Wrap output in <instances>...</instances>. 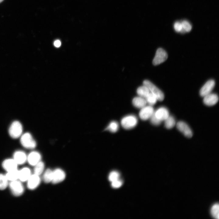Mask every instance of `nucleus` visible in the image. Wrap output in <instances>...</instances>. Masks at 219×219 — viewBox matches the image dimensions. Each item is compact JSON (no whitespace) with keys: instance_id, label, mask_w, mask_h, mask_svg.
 I'll return each instance as SVG.
<instances>
[{"instance_id":"nucleus-17","label":"nucleus","mask_w":219,"mask_h":219,"mask_svg":"<svg viewBox=\"0 0 219 219\" xmlns=\"http://www.w3.org/2000/svg\"><path fill=\"white\" fill-rule=\"evenodd\" d=\"M32 174L30 168H23L19 170V180L22 182H26Z\"/></svg>"},{"instance_id":"nucleus-11","label":"nucleus","mask_w":219,"mask_h":219,"mask_svg":"<svg viewBox=\"0 0 219 219\" xmlns=\"http://www.w3.org/2000/svg\"><path fill=\"white\" fill-rule=\"evenodd\" d=\"M215 82L213 80H210L207 81L202 87L200 91V94L202 97H204L211 93L214 88Z\"/></svg>"},{"instance_id":"nucleus-6","label":"nucleus","mask_w":219,"mask_h":219,"mask_svg":"<svg viewBox=\"0 0 219 219\" xmlns=\"http://www.w3.org/2000/svg\"><path fill=\"white\" fill-rule=\"evenodd\" d=\"M167 58L166 52L163 49L159 48L157 50L153 60V64L155 65H159L165 61Z\"/></svg>"},{"instance_id":"nucleus-2","label":"nucleus","mask_w":219,"mask_h":219,"mask_svg":"<svg viewBox=\"0 0 219 219\" xmlns=\"http://www.w3.org/2000/svg\"><path fill=\"white\" fill-rule=\"evenodd\" d=\"M143 85L148 88L150 92L156 97L158 100L161 101L164 100V95L163 93L150 81L147 80H144Z\"/></svg>"},{"instance_id":"nucleus-21","label":"nucleus","mask_w":219,"mask_h":219,"mask_svg":"<svg viewBox=\"0 0 219 219\" xmlns=\"http://www.w3.org/2000/svg\"><path fill=\"white\" fill-rule=\"evenodd\" d=\"M137 92L139 96L145 98L150 93L148 88L145 85L139 87L137 90Z\"/></svg>"},{"instance_id":"nucleus-7","label":"nucleus","mask_w":219,"mask_h":219,"mask_svg":"<svg viewBox=\"0 0 219 219\" xmlns=\"http://www.w3.org/2000/svg\"><path fill=\"white\" fill-rule=\"evenodd\" d=\"M177 129L185 136L190 138L193 136V132L189 125L185 122L180 121L176 124Z\"/></svg>"},{"instance_id":"nucleus-26","label":"nucleus","mask_w":219,"mask_h":219,"mask_svg":"<svg viewBox=\"0 0 219 219\" xmlns=\"http://www.w3.org/2000/svg\"><path fill=\"white\" fill-rule=\"evenodd\" d=\"M145 99L147 103L151 106L155 105L158 100L156 97L150 92Z\"/></svg>"},{"instance_id":"nucleus-4","label":"nucleus","mask_w":219,"mask_h":219,"mask_svg":"<svg viewBox=\"0 0 219 219\" xmlns=\"http://www.w3.org/2000/svg\"><path fill=\"white\" fill-rule=\"evenodd\" d=\"M20 142L22 145L27 149H33L36 146V143L32 135L27 132L21 135Z\"/></svg>"},{"instance_id":"nucleus-16","label":"nucleus","mask_w":219,"mask_h":219,"mask_svg":"<svg viewBox=\"0 0 219 219\" xmlns=\"http://www.w3.org/2000/svg\"><path fill=\"white\" fill-rule=\"evenodd\" d=\"M203 102L206 106H211L216 104L218 102V96L215 93H211L203 97Z\"/></svg>"},{"instance_id":"nucleus-33","label":"nucleus","mask_w":219,"mask_h":219,"mask_svg":"<svg viewBox=\"0 0 219 219\" xmlns=\"http://www.w3.org/2000/svg\"><path fill=\"white\" fill-rule=\"evenodd\" d=\"M54 46L57 47H58L61 45V41L59 40H56L54 42Z\"/></svg>"},{"instance_id":"nucleus-14","label":"nucleus","mask_w":219,"mask_h":219,"mask_svg":"<svg viewBox=\"0 0 219 219\" xmlns=\"http://www.w3.org/2000/svg\"><path fill=\"white\" fill-rule=\"evenodd\" d=\"M41 158L40 154L37 151H32L27 156V161L31 165L34 166L41 161Z\"/></svg>"},{"instance_id":"nucleus-13","label":"nucleus","mask_w":219,"mask_h":219,"mask_svg":"<svg viewBox=\"0 0 219 219\" xmlns=\"http://www.w3.org/2000/svg\"><path fill=\"white\" fill-rule=\"evenodd\" d=\"M153 115L156 118L161 122L164 121L169 115L168 110L164 107L158 108L154 111Z\"/></svg>"},{"instance_id":"nucleus-18","label":"nucleus","mask_w":219,"mask_h":219,"mask_svg":"<svg viewBox=\"0 0 219 219\" xmlns=\"http://www.w3.org/2000/svg\"><path fill=\"white\" fill-rule=\"evenodd\" d=\"M132 103L136 107L141 109L145 106L147 103L144 98L138 96L133 99Z\"/></svg>"},{"instance_id":"nucleus-8","label":"nucleus","mask_w":219,"mask_h":219,"mask_svg":"<svg viewBox=\"0 0 219 219\" xmlns=\"http://www.w3.org/2000/svg\"><path fill=\"white\" fill-rule=\"evenodd\" d=\"M154 111L152 106H145L141 108L139 113V117L142 120H146L151 118L153 114Z\"/></svg>"},{"instance_id":"nucleus-23","label":"nucleus","mask_w":219,"mask_h":219,"mask_svg":"<svg viewBox=\"0 0 219 219\" xmlns=\"http://www.w3.org/2000/svg\"><path fill=\"white\" fill-rule=\"evenodd\" d=\"M53 174V171L50 169H47L45 171L43 176V179L45 182L48 183L52 182Z\"/></svg>"},{"instance_id":"nucleus-19","label":"nucleus","mask_w":219,"mask_h":219,"mask_svg":"<svg viewBox=\"0 0 219 219\" xmlns=\"http://www.w3.org/2000/svg\"><path fill=\"white\" fill-rule=\"evenodd\" d=\"M164 121L165 126L167 129L172 128L176 124L175 118L172 115H169Z\"/></svg>"},{"instance_id":"nucleus-5","label":"nucleus","mask_w":219,"mask_h":219,"mask_svg":"<svg viewBox=\"0 0 219 219\" xmlns=\"http://www.w3.org/2000/svg\"><path fill=\"white\" fill-rule=\"evenodd\" d=\"M137 119L133 115L126 116L123 118L121 121L122 127L126 129H132L136 126L137 124Z\"/></svg>"},{"instance_id":"nucleus-12","label":"nucleus","mask_w":219,"mask_h":219,"mask_svg":"<svg viewBox=\"0 0 219 219\" xmlns=\"http://www.w3.org/2000/svg\"><path fill=\"white\" fill-rule=\"evenodd\" d=\"M66 174L64 172L60 169H57L53 171V178L51 182L54 184L58 183L63 181L65 179Z\"/></svg>"},{"instance_id":"nucleus-20","label":"nucleus","mask_w":219,"mask_h":219,"mask_svg":"<svg viewBox=\"0 0 219 219\" xmlns=\"http://www.w3.org/2000/svg\"><path fill=\"white\" fill-rule=\"evenodd\" d=\"M5 175L9 182L19 180V170L7 172Z\"/></svg>"},{"instance_id":"nucleus-3","label":"nucleus","mask_w":219,"mask_h":219,"mask_svg":"<svg viewBox=\"0 0 219 219\" xmlns=\"http://www.w3.org/2000/svg\"><path fill=\"white\" fill-rule=\"evenodd\" d=\"M23 127L19 121H15L10 125L9 130L10 136L13 138H17L22 135Z\"/></svg>"},{"instance_id":"nucleus-1","label":"nucleus","mask_w":219,"mask_h":219,"mask_svg":"<svg viewBox=\"0 0 219 219\" xmlns=\"http://www.w3.org/2000/svg\"><path fill=\"white\" fill-rule=\"evenodd\" d=\"M8 186L12 194L15 196H19L24 192V187L22 182L19 180L10 182Z\"/></svg>"},{"instance_id":"nucleus-25","label":"nucleus","mask_w":219,"mask_h":219,"mask_svg":"<svg viewBox=\"0 0 219 219\" xmlns=\"http://www.w3.org/2000/svg\"><path fill=\"white\" fill-rule=\"evenodd\" d=\"M119 127L117 122L115 121H112L106 128L105 130H109L112 133H115L118 130Z\"/></svg>"},{"instance_id":"nucleus-22","label":"nucleus","mask_w":219,"mask_h":219,"mask_svg":"<svg viewBox=\"0 0 219 219\" xmlns=\"http://www.w3.org/2000/svg\"><path fill=\"white\" fill-rule=\"evenodd\" d=\"M34 174L40 176L43 172L44 164L43 162L40 161L34 166Z\"/></svg>"},{"instance_id":"nucleus-34","label":"nucleus","mask_w":219,"mask_h":219,"mask_svg":"<svg viewBox=\"0 0 219 219\" xmlns=\"http://www.w3.org/2000/svg\"><path fill=\"white\" fill-rule=\"evenodd\" d=\"M4 0H0V3L2 2Z\"/></svg>"},{"instance_id":"nucleus-31","label":"nucleus","mask_w":219,"mask_h":219,"mask_svg":"<svg viewBox=\"0 0 219 219\" xmlns=\"http://www.w3.org/2000/svg\"><path fill=\"white\" fill-rule=\"evenodd\" d=\"M122 184V182L120 180L118 179L112 182V186L114 188H118L120 187Z\"/></svg>"},{"instance_id":"nucleus-15","label":"nucleus","mask_w":219,"mask_h":219,"mask_svg":"<svg viewBox=\"0 0 219 219\" xmlns=\"http://www.w3.org/2000/svg\"><path fill=\"white\" fill-rule=\"evenodd\" d=\"M27 155L24 151H17L14 153L13 158L18 165H22L27 162Z\"/></svg>"},{"instance_id":"nucleus-29","label":"nucleus","mask_w":219,"mask_h":219,"mask_svg":"<svg viewBox=\"0 0 219 219\" xmlns=\"http://www.w3.org/2000/svg\"><path fill=\"white\" fill-rule=\"evenodd\" d=\"M119 174L116 171H113L109 174V180L112 182L119 179Z\"/></svg>"},{"instance_id":"nucleus-24","label":"nucleus","mask_w":219,"mask_h":219,"mask_svg":"<svg viewBox=\"0 0 219 219\" xmlns=\"http://www.w3.org/2000/svg\"><path fill=\"white\" fill-rule=\"evenodd\" d=\"M9 181L5 175L0 173V190L5 189L8 186Z\"/></svg>"},{"instance_id":"nucleus-10","label":"nucleus","mask_w":219,"mask_h":219,"mask_svg":"<svg viewBox=\"0 0 219 219\" xmlns=\"http://www.w3.org/2000/svg\"><path fill=\"white\" fill-rule=\"evenodd\" d=\"M18 165L13 158L5 159L2 163L3 168L7 172L17 169Z\"/></svg>"},{"instance_id":"nucleus-27","label":"nucleus","mask_w":219,"mask_h":219,"mask_svg":"<svg viewBox=\"0 0 219 219\" xmlns=\"http://www.w3.org/2000/svg\"><path fill=\"white\" fill-rule=\"evenodd\" d=\"M182 30L181 32L184 33L185 32H189L191 30L192 26L190 23L187 20H183L181 23Z\"/></svg>"},{"instance_id":"nucleus-32","label":"nucleus","mask_w":219,"mask_h":219,"mask_svg":"<svg viewBox=\"0 0 219 219\" xmlns=\"http://www.w3.org/2000/svg\"><path fill=\"white\" fill-rule=\"evenodd\" d=\"M150 119L151 123L155 125H158L162 122L156 118L153 114Z\"/></svg>"},{"instance_id":"nucleus-28","label":"nucleus","mask_w":219,"mask_h":219,"mask_svg":"<svg viewBox=\"0 0 219 219\" xmlns=\"http://www.w3.org/2000/svg\"><path fill=\"white\" fill-rule=\"evenodd\" d=\"M219 204L216 203L212 206L211 209V214L212 217L216 219L219 218Z\"/></svg>"},{"instance_id":"nucleus-9","label":"nucleus","mask_w":219,"mask_h":219,"mask_svg":"<svg viewBox=\"0 0 219 219\" xmlns=\"http://www.w3.org/2000/svg\"><path fill=\"white\" fill-rule=\"evenodd\" d=\"M39 176L34 174L31 175L26 181L27 187L29 189H34L39 186L41 181Z\"/></svg>"},{"instance_id":"nucleus-30","label":"nucleus","mask_w":219,"mask_h":219,"mask_svg":"<svg viewBox=\"0 0 219 219\" xmlns=\"http://www.w3.org/2000/svg\"><path fill=\"white\" fill-rule=\"evenodd\" d=\"M174 28L176 32H181L182 30L181 23L179 22H176L174 24Z\"/></svg>"}]
</instances>
